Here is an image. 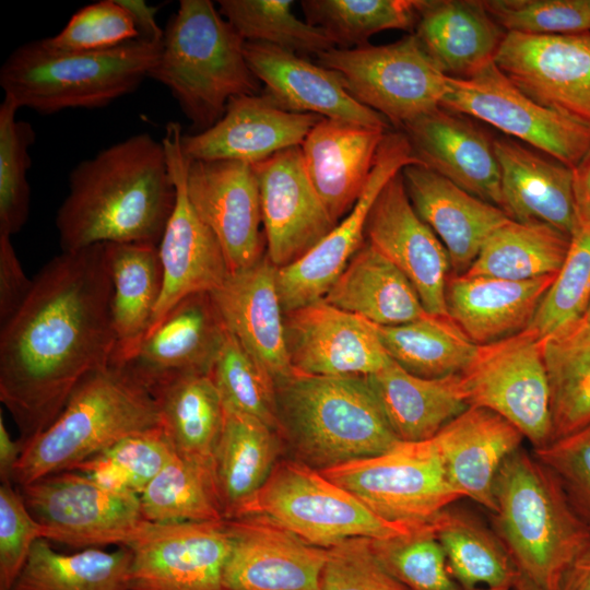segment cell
Segmentation results:
<instances>
[{
	"label": "cell",
	"instance_id": "obj_14",
	"mask_svg": "<svg viewBox=\"0 0 590 590\" xmlns=\"http://www.w3.org/2000/svg\"><path fill=\"white\" fill-rule=\"evenodd\" d=\"M126 546L132 552L130 590H228L233 539L225 520L145 521Z\"/></svg>",
	"mask_w": 590,
	"mask_h": 590
},
{
	"label": "cell",
	"instance_id": "obj_4",
	"mask_svg": "<svg viewBox=\"0 0 590 590\" xmlns=\"http://www.w3.org/2000/svg\"><path fill=\"white\" fill-rule=\"evenodd\" d=\"M497 533L518 570L539 590H558L564 571L590 543V528L554 474L522 446L494 483Z\"/></svg>",
	"mask_w": 590,
	"mask_h": 590
},
{
	"label": "cell",
	"instance_id": "obj_26",
	"mask_svg": "<svg viewBox=\"0 0 590 590\" xmlns=\"http://www.w3.org/2000/svg\"><path fill=\"white\" fill-rule=\"evenodd\" d=\"M245 56L263 93L281 108L390 131L391 123L358 103L337 71L262 43L246 42Z\"/></svg>",
	"mask_w": 590,
	"mask_h": 590
},
{
	"label": "cell",
	"instance_id": "obj_24",
	"mask_svg": "<svg viewBox=\"0 0 590 590\" xmlns=\"http://www.w3.org/2000/svg\"><path fill=\"white\" fill-rule=\"evenodd\" d=\"M225 522L233 539L225 568L228 590H320L328 548L259 517Z\"/></svg>",
	"mask_w": 590,
	"mask_h": 590
},
{
	"label": "cell",
	"instance_id": "obj_15",
	"mask_svg": "<svg viewBox=\"0 0 590 590\" xmlns=\"http://www.w3.org/2000/svg\"><path fill=\"white\" fill-rule=\"evenodd\" d=\"M181 134L180 125L169 122L162 140L176 187V201L157 246L163 284L148 331L181 299L198 293H212L231 274L217 238L189 201L186 190L188 162L180 145Z\"/></svg>",
	"mask_w": 590,
	"mask_h": 590
},
{
	"label": "cell",
	"instance_id": "obj_28",
	"mask_svg": "<svg viewBox=\"0 0 590 590\" xmlns=\"http://www.w3.org/2000/svg\"><path fill=\"white\" fill-rule=\"evenodd\" d=\"M401 175L416 213L448 252L450 274H464L491 234L512 220L424 165H408Z\"/></svg>",
	"mask_w": 590,
	"mask_h": 590
},
{
	"label": "cell",
	"instance_id": "obj_36",
	"mask_svg": "<svg viewBox=\"0 0 590 590\" xmlns=\"http://www.w3.org/2000/svg\"><path fill=\"white\" fill-rule=\"evenodd\" d=\"M111 281L115 350L110 364H121L149 330L158 302L163 272L158 247L149 243L105 244Z\"/></svg>",
	"mask_w": 590,
	"mask_h": 590
},
{
	"label": "cell",
	"instance_id": "obj_23",
	"mask_svg": "<svg viewBox=\"0 0 590 590\" xmlns=\"http://www.w3.org/2000/svg\"><path fill=\"white\" fill-rule=\"evenodd\" d=\"M315 114L287 111L266 93L229 101L223 117L211 128L181 134L188 161H237L257 164L275 153L299 146L321 120Z\"/></svg>",
	"mask_w": 590,
	"mask_h": 590
},
{
	"label": "cell",
	"instance_id": "obj_59",
	"mask_svg": "<svg viewBox=\"0 0 590 590\" xmlns=\"http://www.w3.org/2000/svg\"><path fill=\"white\" fill-rule=\"evenodd\" d=\"M573 173L578 225H590V149Z\"/></svg>",
	"mask_w": 590,
	"mask_h": 590
},
{
	"label": "cell",
	"instance_id": "obj_50",
	"mask_svg": "<svg viewBox=\"0 0 590 590\" xmlns=\"http://www.w3.org/2000/svg\"><path fill=\"white\" fill-rule=\"evenodd\" d=\"M435 520L409 534L370 540L371 548L386 570L409 590H462L449 573L435 535Z\"/></svg>",
	"mask_w": 590,
	"mask_h": 590
},
{
	"label": "cell",
	"instance_id": "obj_54",
	"mask_svg": "<svg viewBox=\"0 0 590 590\" xmlns=\"http://www.w3.org/2000/svg\"><path fill=\"white\" fill-rule=\"evenodd\" d=\"M320 590H409L376 557L370 539L355 538L328 548Z\"/></svg>",
	"mask_w": 590,
	"mask_h": 590
},
{
	"label": "cell",
	"instance_id": "obj_10",
	"mask_svg": "<svg viewBox=\"0 0 590 590\" xmlns=\"http://www.w3.org/2000/svg\"><path fill=\"white\" fill-rule=\"evenodd\" d=\"M317 57L338 72L358 103L399 129L439 107L446 92L447 75L413 33L392 44L333 48Z\"/></svg>",
	"mask_w": 590,
	"mask_h": 590
},
{
	"label": "cell",
	"instance_id": "obj_22",
	"mask_svg": "<svg viewBox=\"0 0 590 590\" xmlns=\"http://www.w3.org/2000/svg\"><path fill=\"white\" fill-rule=\"evenodd\" d=\"M227 334L210 293L181 299L119 365L149 390L187 374H211Z\"/></svg>",
	"mask_w": 590,
	"mask_h": 590
},
{
	"label": "cell",
	"instance_id": "obj_49",
	"mask_svg": "<svg viewBox=\"0 0 590 590\" xmlns=\"http://www.w3.org/2000/svg\"><path fill=\"white\" fill-rule=\"evenodd\" d=\"M20 108L3 98L0 105V234L19 233L30 213L28 149L35 140L31 123L16 119Z\"/></svg>",
	"mask_w": 590,
	"mask_h": 590
},
{
	"label": "cell",
	"instance_id": "obj_38",
	"mask_svg": "<svg viewBox=\"0 0 590 590\" xmlns=\"http://www.w3.org/2000/svg\"><path fill=\"white\" fill-rule=\"evenodd\" d=\"M150 392L175 453L213 469L224 406L211 374L180 375L154 386Z\"/></svg>",
	"mask_w": 590,
	"mask_h": 590
},
{
	"label": "cell",
	"instance_id": "obj_40",
	"mask_svg": "<svg viewBox=\"0 0 590 590\" xmlns=\"http://www.w3.org/2000/svg\"><path fill=\"white\" fill-rule=\"evenodd\" d=\"M131 563L127 546L61 553L38 539L11 590H130Z\"/></svg>",
	"mask_w": 590,
	"mask_h": 590
},
{
	"label": "cell",
	"instance_id": "obj_17",
	"mask_svg": "<svg viewBox=\"0 0 590 590\" xmlns=\"http://www.w3.org/2000/svg\"><path fill=\"white\" fill-rule=\"evenodd\" d=\"M494 62L531 99L590 129V32L506 33Z\"/></svg>",
	"mask_w": 590,
	"mask_h": 590
},
{
	"label": "cell",
	"instance_id": "obj_19",
	"mask_svg": "<svg viewBox=\"0 0 590 590\" xmlns=\"http://www.w3.org/2000/svg\"><path fill=\"white\" fill-rule=\"evenodd\" d=\"M365 239L413 284L426 311L449 317L446 284L448 252L413 208L401 172L381 189L367 216Z\"/></svg>",
	"mask_w": 590,
	"mask_h": 590
},
{
	"label": "cell",
	"instance_id": "obj_57",
	"mask_svg": "<svg viewBox=\"0 0 590 590\" xmlns=\"http://www.w3.org/2000/svg\"><path fill=\"white\" fill-rule=\"evenodd\" d=\"M33 279L25 274L11 243L0 234V326L8 322L26 300Z\"/></svg>",
	"mask_w": 590,
	"mask_h": 590
},
{
	"label": "cell",
	"instance_id": "obj_1",
	"mask_svg": "<svg viewBox=\"0 0 590 590\" xmlns=\"http://www.w3.org/2000/svg\"><path fill=\"white\" fill-rule=\"evenodd\" d=\"M111 291L105 244L62 251L0 326V401L17 425L22 449L87 375L110 364Z\"/></svg>",
	"mask_w": 590,
	"mask_h": 590
},
{
	"label": "cell",
	"instance_id": "obj_8",
	"mask_svg": "<svg viewBox=\"0 0 590 590\" xmlns=\"http://www.w3.org/2000/svg\"><path fill=\"white\" fill-rule=\"evenodd\" d=\"M240 517L266 519L322 548L355 538H394L426 526L378 517L349 491L293 458L276 462L267 482L233 519Z\"/></svg>",
	"mask_w": 590,
	"mask_h": 590
},
{
	"label": "cell",
	"instance_id": "obj_12",
	"mask_svg": "<svg viewBox=\"0 0 590 590\" xmlns=\"http://www.w3.org/2000/svg\"><path fill=\"white\" fill-rule=\"evenodd\" d=\"M440 106L482 120L571 169L590 149V129L531 99L494 60L468 78L447 76Z\"/></svg>",
	"mask_w": 590,
	"mask_h": 590
},
{
	"label": "cell",
	"instance_id": "obj_29",
	"mask_svg": "<svg viewBox=\"0 0 590 590\" xmlns=\"http://www.w3.org/2000/svg\"><path fill=\"white\" fill-rule=\"evenodd\" d=\"M523 439L506 418L479 406L467 408L432 438L452 488L491 514L496 475Z\"/></svg>",
	"mask_w": 590,
	"mask_h": 590
},
{
	"label": "cell",
	"instance_id": "obj_34",
	"mask_svg": "<svg viewBox=\"0 0 590 590\" xmlns=\"http://www.w3.org/2000/svg\"><path fill=\"white\" fill-rule=\"evenodd\" d=\"M385 416L404 442L433 438L469 405L462 396L459 375L422 378L392 359L381 370L365 377Z\"/></svg>",
	"mask_w": 590,
	"mask_h": 590
},
{
	"label": "cell",
	"instance_id": "obj_55",
	"mask_svg": "<svg viewBox=\"0 0 590 590\" xmlns=\"http://www.w3.org/2000/svg\"><path fill=\"white\" fill-rule=\"evenodd\" d=\"M44 526L27 508L12 482L0 486V590H11Z\"/></svg>",
	"mask_w": 590,
	"mask_h": 590
},
{
	"label": "cell",
	"instance_id": "obj_51",
	"mask_svg": "<svg viewBox=\"0 0 590 590\" xmlns=\"http://www.w3.org/2000/svg\"><path fill=\"white\" fill-rule=\"evenodd\" d=\"M589 303L590 225H583L571 235L565 261L528 328L542 340L582 319Z\"/></svg>",
	"mask_w": 590,
	"mask_h": 590
},
{
	"label": "cell",
	"instance_id": "obj_61",
	"mask_svg": "<svg viewBox=\"0 0 590 590\" xmlns=\"http://www.w3.org/2000/svg\"><path fill=\"white\" fill-rule=\"evenodd\" d=\"M22 446L14 440L4 423L2 411L0 412V477L1 482H12L15 465L21 457Z\"/></svg>",
	"mask_w": 590,
	"mask_h": 590
},
{
	"label": "cell",
	"instance_id": "obj_11",
	"mask_svg": "<svg viewBox=\"0 0 590 590\" xmlns=\"http://www.w3.org/2000/svg\"><path fill=\"white\" fill-rule=\"evenodd\" d=\"M469 406L491 410L516 426L533 449L552 441L550 388L542 342L531 329L477 345L459 374Z\"/></svg>",
	"mask_w": 590,
	"mask_h": 590
},
{
	"label": "cell",
	"instance_id": "obj_6",
	"mask_svg": "<svg viewBox=\"0 0 590 590\" xmlns=\"http://www.w3.org/2000/svg\"><path fill=\"white\" fill-rule=\"evenodd\" d=\"M245 39L210 0H181L149 78L165 85L198 132L215 125L229 101L259 94Z\"/></svg>",
	"mask_w": 590,
	"mask_h": 590
},
{
	"label": "cell",
	"instance_id": "obj_60",
	"mask_svg": "<svg viewBox=\"0 0 590 590\" xmlns=\"http://www.w3.org/2000/svg\"><path fill=\"white\" fill-rule=\"evenodd\" d=\"M558 590H590V543L567 566Z\"/></svg>",
	"mask_w": 590,
	"mask_h": 590
},
{
	"label": "cell",
	"instance_id": "obj_21",
	"mask_svg": "<svg viewBox=\"0 0 590 590\" xmlns=\"http://www.w3.org/2000/svg\"><path fill=\"white\" fill-rule=\"evenodd\" d=\"M252 167L260 191L266 255L279 269L306 255L337 223L307 176L300 145Z\"/></svg>",
	"mask_w": 590,
	"mask_h": 590
},
{
	"label": "cell",
	"instance_id": "obj_53",
	"mask_svg": "<svg viewBox=\"0 0 590 590\" xmlns=\"http://www.w3.org/2000/svg\"><path fill=\"white\" fill-rule=\"evenodd\" d=\"M139 37L132 19L117 0H102L80 9L60 33L43 39L59 50L95 51Z\"/></svg>",
	"mask_w": 590,
	"mask_h": 590
},
{
	"label": "cell",
	"instance_id": "obj_32",
	"mask_svg": "<svg viewBox=\"0 0 590 590\" xmlns=\"http://www.w3.org/2000/svg\"><path fill=\"white\" fill-rule=\"evenodd\" d=\"M556 275L514 281L450 274L445 292L448 316L475 345L506 339L530 326Z\"/></svg>",
	"mask_w": 590,
	"mask_h": 590
},
{
	"label": "cell",
	"instance_id": "obj_33",
	"mask_svg": "<svg viewBox=\"0 0 590 590\" xmlns=\"http://www.w3.org/2000/svg\"><path fill=\"white\" fill-rule=\"evenodd\" d=\"M413 34L450 78H468L494 60L506 32L479 0H421Z\"/></svg>",
	"mask_w": 590,
	"mask_h": 590
},
{
	"label": "cell",
	"instance_id": "obj_43",
	"mask_svg": "<svg viewBox=\"0 0 590 590\" xmlns=\"http://www.w3.org/2000/svg\"><path fill=\"white\" fill-rule=\"evenodd\" d=\"M374 327L389 357L422 378L459 374L477 349L449 317L427 314L399 326Z\"/></svg>",
	"mask_w": 590,
	"mask_h": 590
},
{
	"label": "cell",
	"instance_id": "obj_46",
	"mask_svg": "<svg viewBox=\"0 0 590 590\" xmlns=\"http://www.w3.org/2000/svg\"><path fill=\"white\" fill-rule=\"evenodd\" d=\"M292 0H220L217 9L245 42L262 43L299 54L320 55L335 48L326 32L298 19Z\"/></svg>",
	"mask_w": 590,
	"mask_h": 590
},
{
	"label": "cell",
	"instance_id": "obj_48",
	"mask_svg": "<svg viewBox=\"0 0 590 590\" xmlns=\"http://www.w3.org/2000/svg\"><path fill=\"white\" fill-rule=\"evenodd\" d=\"M211 376L224 409L255 417L279 433L275 382L228 331Z\"/></svg>",
	"mask_w": 590,
	"mask_h": 590
},
{
	"label": "cell",
	"instance_id": "obj_25",
	"mask_svg": "<svg viewBox=\"0 0 590 590\" xmlns=\"http://www.w3.org/2000/svg\"><path fill=\"white\" fill-rule=\"evenodd\" d=\"M400 131L422 165L471 194L504 208L494 139L470 117L439 106L404 123Z\"/></svg>",
	"mask_w": 590,
	"mask_h": 590
},
{
	"label": "cell",
	"instance_id": "obj_35",
	"mask_svg": "<svg viewBox=\"0 0 590 590\" xmlns=\"http://www.w3.org/2000/svg\"><path fill=\"white\" fill-rule=\"evenodd\" d=\"M323 300L377 326H399L428 314L410 280L366 239Z\"/></svg>",
	"mask_w": 590,
	"mask_h": 590
},
{
	"label": "cell",
	"instance_id": "obj_44",
	"mask_svg": "<svg viewBox=\"0 0 590 590\" xmlns=\"http://www.w3.org/2000/svg\"><path fill=\"white\" fill-rule=\"evenodd\" d=\"M139 498L142 516L149 522L225 520L213 469L176 453Z\"/></svg>",
	"mask_w": 590,
	"mask_h": 590
},
{
	"label": "cell",
	"instance_id": "obj_63",
	"mask_svg": "<svg viewBox=\"0 0 590 590\" xmlns=\"http://www.w3.org/2000/svg\"><path fill=\"white\" fill-rule=\"evenodd\" d=\"M475 590H518L516 587L510 589H504V588H476Z\"/></svg>",
	"mask_w": 590,
	"mask_h": 590
},
{
	"label": "cell",
	"instance_id": "obj_2",
	"mask_svg": "<svg viewBox=\"0 0 590 590\" xmlns=\"http://www.w3.org/2000/svg\"><path fill=\"white\" fill-rule=\"evenodd\" d=\"M175 201L163 141L133 134L71 170L56 215L62 251L114 243L158 246Z\"/></svg>",
	"mask_w": 590,
	"mask_h": 590
},
{
	"label": "cell",
	"instance_id": "obj_39",
	"mask_svg": "<svg viewBox=\"0 0 590 590\" xmlns=\"http://www.w3.org/2000/svg\"><path fill=\"white\" fill-rule=\"evenodd\" d=\"M541 342L554 441L590 423V321L569 323Z\"/></svg>",
	"mask_w": 590,
	"mask_h": 590
},
{
	"label": "cell",
	"instance_id": "obj_52",
	"mask_svg": "<svg viewBox=\"0 0 590 590\" xmlns=\"http://www.w3.org/2000/svg\"><path fill=\"white\" fill-rule=\"evenodd\" d=\"M506 33L565 35L590 32V0H484Z\"/></svg>",
	"mask_w": 590,
	"mask_h": 590
},
{
	"label": "cell",
	"instance_id": "obj_13",
	"mask_svg": "<svg viewBox=\"0 0 590 590\" xmlns=\"http://www.w3.org/2000/svg\"><path fill=\"white\" fill-rule=\"evenodd\" d=\"M43 539L71 547L126 546L146 521L137 495L109 491L71 470L20 486Z\"/></svg>",
	"mask_w": 590,
	"mask_h": 590
},
{
	"label": "cell",
	"instance_id": "obj_31",
	"mask_svg": "<svg viewBox=\"0 0 590 590\" xmlns=\"http://www.w3.org/2000/svg\"><path fill=\"white\" fill-rule=\"evenodd\" d=\"M504 211L516 222L578 228L573 169L510 138L494 139Z\"/></svg>",
	"mask_w": 590,
	"mask_h": 590
},
{
	"label": "cell",
	"instance_id": "obj_42",
	"mask_svg": "<svg viewBox=\"0 0 590 590\" xmlns=\"http://www.w3.org/2000/svg\"><path fill=\"white\" fill-rule=\"evenodd\" d=\"M570 239L554 226L511 220L491 234L464 274L514 281L556 275Z\"/></svg>",
	"mask_w": 590,
	"mask_h": 590
},
{
	"label": "cell",
	"instance_id": "obj_56",
	"mask_svg": "<svg viewBox=\"0 0 590 590\" xmlns=\"http://www.w3.org/2000/svg\"><path fill=\"white\" fill-rule=\"evenodd\" d=\"M532 452L554 474L575 511L590 528V423Z\"/></svg>",
	"mask_w": 590,
	"mask_h": 590
},
{
	"label": "cell",
	"instance_id": "obj_62",
	"mask_svg": "<svg viewBox=\"0 0 590 590\" xmlns=\"http://www.w3.org/2000/svg\"><path fill=\"white\" fill-rule=\"evenodd\" d=\"M518 590H539L538 587L527 577L519 573L516 586Z\"/></svg>",
	"mask_w": 590,
	"mask_h": 590
},
{
	"label": "cell",
	"instance_id": "obj_58",
	"mask_svg": "<svg viewBox=\"0 0 590 590\" xmlns=\"http://www.w3.org/2000/svg\"><path fill=\"white\" fill-rule=\"evenodd\" d=\"M132 19L140 37L163 42L164 31L156 21L160 5H150L143 0H117Z\"/></svg>",
	"mask_w": 590,
	"mask_h": 590
},
{
	"label": "cell",
	"instance_id": "obj_64",
	"mask_svg": "<svg viewBox=\"0 0 590 590\" xmlns=\"http://www.w3.org/2000/svg\"><path fill=\"white\" fill-rule=\"evenodd\" d=\"M586 320L590 321V303H589V306L587 308V311L585 314V317H583Z\"/></svg>",
	"mask_w": 590,
	"mask_h": 590
},
{
	"label": "cell",
	"instance_id": "obj_20",
	"mask_svg": "<svg viewBox=\"0 0 590 590\" xmlns=\"http://www.w3.org/2000/svg\"><path fill=\"white\" fill-rule=\"evenodd\" d=\"M284 326L298 374L366 377L391 361L371 322L323 299L285 312Z\"/></svg>",
	"mask_w": 590,
	"mask_h": 590
},
{
	"label": "cell",
	"instance_id": "obj_37",
	"mask_svg": "<svg viewBox=\"0 0 590 590\" xmlns=\"http://www.w3.org/2000/svg\"><path fill=\"white\" fill-rule=\"evenodd\" d=\"M285 450L280 434L261 421L224 409L213 473L225 520L262 487Z\"/></svg>",
	"mask_w": 590,
	"mask_h": 590
},
{
	"label": "cell",
	"instance_id": "obj_30",
	"mask_svg": "<svg viewBox=\"0 0 590 590\" xmlns=\"http://www.w3.org/2000/svg\"><path fill=\"white\" fill-rule=\"evenodd\" d=\"M387 132L321 118L302 143L307 176L337 224L362 196Z\"/></svg>",
	"mask_w": 590,
	"mask_h": 590
},
{
	"label": "cell",
	"instance_id": "obj_9",
	"mask_svg": "<svg viewBox=\"0 0 590 590\" xmlns=\"http://www.w3.org/2000/svg\"><path fill=\"white\" fill-rule=\"evenodd\" d=\"M320 473L358 498L378 517L422 526L463 498L449 484L430 439L401 441L393 449Z\"/></svg>",
	"mask_w": 590,
	"mask_h": 590
},
{
	"label": "cell",
	"instance_id": "obj_47",
	"mask_svg": "<svg viewBox=\"0 0 590 590\" xmlns=\"http://www.w3.org/2000/svg\"><path fill=\"white\" fill-rule=\"evenodd\" d=\"M174 455L160 426L120 440L75 471L109 491L140 496Z\"/></svg>",
	"mask_w": 590,
	"mask_h": 590
},
{
	"label": "cell",
	"instance_id": "obj_41",
	"mask_svg": "<svg viewBox=\"0 0 590 590\" xmlns=\"http://www.w3.org/2000/svg\"><path fill=\"white\" fill-rule=\"evenodd\" d=\"M435 535L449 573L462 590L515 588L519 570L497 533L471 514L444 510L435 520Z\"/></svg>",
	"mask_w": 590,
	"mask_h": 590
},
{
	"label": "cell",
	"instance_id": "obj_18",
	"mask_svg": "<svg viewBox=\"0 0 590 590\" xmlns=\"http://www.w3.org/2000/svg\"><path fill=\"white\" fill-rule=\"evenodd\" d=\"M186 190L199 217L217 238L231 273L263 256L262 214L252 165L237 161H188Z\"/></svg>",
	"mask_w": 590,
	"mask_h": 590
},
{
	"label": "cell",
	"instance_id": "obj_5",
	"mask_svg": "<svg viewBox=\"0 0 590 590\" xmlns=\"http://www.w3.org/2000/svg\"><path fill=\"white\" fill-rule=\"evenodd\" d=\"M160 426L150 390L125 368L109 364L87 375L56 420L23 447L12 483L23 486L75 470L120 440Z\"/></svg>",
	"mask_w": 590,
	"mask_h": 590
},
{
	"label": "cell",
	"instance_id": "obj_7",
	"mask_svg": "<svg viewBox=\"0 0 590 590\" xmlns=\"http://www.w3.org/2000/svg\"><path fill=\"white\" fill-rule=\"evenodd\" d=\"M162 42L143 37L95 51H64L44 39L15 48L0 69L4 98L54 114L102 108L135 91L155 66Z\"/></svg>",
	"mask_w": 590,
	"mask_h": 590
},
{
	"label": "cell",
	"instance_id": "obj_3",
	"mask_svg": "<svg viewBox=\"0 0 590 590\" xmlns=\"http://www.w3.org/2000/svg\"><path fill=\"white\" fill-rule=\"evenodd\" d=\"M279 434L292 458L323 471L401 440L365 377L294 373L275 384Z\"/></svg>",
	"mask_w": 590,
	"mask_h": 590
},
{
	"label": "cell",
	"instance_id": "obj_16",
	"mask_svg": "<svg viewBox=\"0 0 590 590\" xmlns=\"http://www.w3.org/2000/svg\"><path fill=\"white\" fill-rule=\"evenodd\" d=\"M422 163L402 131H388L378 150L366 187L350 211L314 248L276 270L284 314L323 299L365 241L368 213L385 185L405 166Z\"/></svg>",
	"mask_w": 590,
	"mask_h": 590
},
{
	"label": "cell",
	"instance_id": "obj_45",
	"mask_svg": "<svg viewBox=\"0 0 590 590\" xmlns=\"http://www.w3.org/2000/svg\"><path fill=\"white\" fill-rule=\"evenodd\" d=\"M421 0H304L306 22L326 32L335 48L368 45L382 31L414 32Z\"/></svg>",
	"mask_w": 590,
	"mask_h": 590
},
{
	"label": "cell",
	"instance_id": "obj_27",
	"mask_svg": "<svg viewBox=\"0 0 590 590\" xmlns=\"http://www.w3.org/2000/svg\"><path fill=\"white\" fill-rule=\"evenodd\" d=\"M276 270L264 255L252 267L231 273L210 293L227 331L275 384L295 373L286 347Z\"/></svg>",
	"mask_w": 590,
	"mask_h": 590
}]
</instances>
